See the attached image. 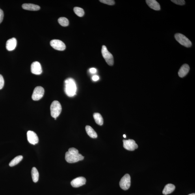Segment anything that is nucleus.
Segmentation results:
<instances>
[{
  "label": "nucleus",
  "instance_id": "31",
  "mask_svg": "<svg viewBox=\"0 0 195 195\" xmlns=\"http://www.w3.org/2000/svg\"><path fill=\"white\" fill-rule=\"evenodd\" d=\"M188 195H195V193H192V194H190Z\"/></svg>",
  "mask_w": 195,
  "mask_h": 195
},
{
  "label": "nucleus",
  "instance_id": "14",
  "mask_svg": "<svg viewBox=\"0 0 195 195\" xmlns=\"http://www.w3.org/2000/svg\"><path fill=\"white\" fill-rule=\"evenodd\" d=\"M190 70V67L187 64H184L179 69L178 72L179 76L180 77H185L188 73Z\"/></svg>",
  "mask_w": 195,
  "mask_h": 195
},
{
  "label": "nucleus",
  "instance_id": "29",
  "mask_svg": "<svg viewBox=\"0 0 195 195\" xmlns=\"http://www.w3.org/2000/svg\"><path fill=\"white\" fill-rule=\"evenodd\" d=\"M89 71L91 73H95L96 72L97 69L94 68H91Z\"/></svg>",
  "mask_w": 195,
  "mask_h": 195
},
{
  "label": "nucleus",
  "instance_id": "30",
  "mask_svg": "<svg viewBox=\"0 0 195 195\" xmlns=\"http://www.w3.org/2000/svg\"><path fill=\"white\" fill-rule=\"evenodd\" d=\"M123 136L125 138L126 137V135H125V134H124V135H123Z\"/></svg>",
  "mask_w": 195,
  "mask_h": 195
},
{
  "label": "nucleus",
  "instance_id": "2",
  "mask_svg": "<svg viewBox=\"0 0 195 195\" xmlns=\"http://www.w3.org/2000/svg\"><path fill=\"white\" fill-rule=\"evenodd\" d=\"M64 91L67 96L72 97L76 94L77 86L75 81L72 78H68L64 81Z\"/></svg>",
  "mask_w": 195,
  "mask_h": 195
},
{
  "label": "nucleus",
  "instance_id": "3",
  "mask_svg": "<svg viewBox=\"0 0 195 195\" xmlns=\"http://www.w3.org/2000/svg\"><path fill=\"white\" fill-rule=\"evenodd\" d=\"M62 107L59 102L54 101L50 106L51 115L54 118H56L59 115L62 111Z\"/></svg>",
  "mask_w": 195,
  "mask_h": 195
},
{
  "label": "nucleus",
  "instance_id": "23",
  "mask_svg": "<svg viewBox=\"0 0 195 195\" xmlns=\"http://www.w3.org/2000/svg\"><path fill=\"white\" fill-rule=\"evenodd\" d=\"M73 10L75 14L78 16L82 17L84 16V11L83 9L79 7H75Z\"/></svg>",
  "mask_w": 195,
  "mask_h": 195
},
{
  "label": "nucleus",
  "instance_id": "1",
  "mask_svg": "<svg viewBox=\"0 0 195 195\" xmlns=\"http://www.w3.org/2000/svg\"><path fill=\"white\" fill-rule=\"evenodd\" d=\"M65 159L67 162L72 163L83 160L84 157L81 154H79L77 149L72 147L69 149L68 151L66 153Z\"/></svg>",
  "mask_w": 195,
  "mask_h": 195
},
{
  "label": "nucleus",
  "instance_id": "15",
  "mask_svg": "<svg viewBox=\"0 0 195 195\" xmlns=\"http://www.w3.org/2000/svg\"><path fill=\"white\" fill-rule=\"evenodd\" d=\"M146 3L150 7L156 11L160 10V4L155 0H146Z\"/></svg>",
  "mask_w": 195,
  "mask_h": 195
},
{
  "label": "nucleus",
  "instance_id": "22",
  "mask_svg": "<svg viewBox=\"0 0 195 195\" xmlns=\"http://www.w3.org/2000/svg\"><path fill=\"white\" fill-rule=\"evenodd\" d=\"M58 23L63 27H67L69 25L68 19L64 17H60L58 20Z\"/></svg>",
  "mask_w": 195,
  "mask_h": 195
},
{
  "label": "nucleus",
  "instance_id": "20",
  "mask_svg": "<svg viewBox=\"0 0 195 195\" xmlns=\"http://www.w3.org/2000/svg\"><path fill=\"white\" fill-rule=\"evenodd\" d=\"M31 173L32 181L34 183H37L39 177V173L37 170L36 167H33L32 169Z\"/></svg>",
  "mask_w": 195,
  "mask_h": 195
},
{
  "label": "nucleus",
  "instance_id": "4",
  "mask_svg": "<svg viewBox=\"0 0 195 195\" xmlns=\"http://www.w3.org/2000/svg\"><path fill=\"white\" fill-rule=\"evenodd\" d=\"M102 54L103 57L108 65L112 66L114 64V60L112 54L108 50L107 47L105 45L102 47Z\"/></svg>",
  "mask_w": 195,
  "mask_h": 195
},
{
  "label": "nucleus",
  "instance_id": "10",
  "mask_svg": "<svg viewBox=\"0 0 195 195\" xmlns=\"http://www.w3.org/2000/svg\"><path fill=\"white\" fill-rule=\"evenodd\" d=\"M27 139L30 144L35 145L38 142L39 139L37 135L33 131H29L27 133Z\"/></svg>",
  "mask_w": 195,
  "mask_h": 195
},
{
  "label": "nucleus",
  "instance_id": "26",
  "mask_svg": "<svg viewBox=\"0 0 195 195\" xmlns=\"http://www.w3.org/2000/svg\"><path fill=\"white\" fill-rule=\"evenodd\" d=\"M4 81L3 76L0 74V90L3 88Z\"/></svg>",
  "mask_w": 195,
  "mask_h": 195
},
{
  "label": "nucleus",
  "instance_id": "28",
  "mask_svg": "<svg viewBox=\"0 0 195 195\" xmlns=\"http://www.w3.org/2000/svg\"><path fill=\"white\" fill-rule=\"evenodd\" d=\"M99 79V77L97 75H95L94 76H93L92 77V80L94 81H98V80Z\"/></svg>",
  "mask_w": 195,
  "mask_h": 195
},
{
  "label": "nucleus",
  "instance_id": "24",
  "mask_svg": "<svg viewBox=\"0 0 195 195\" xmlns=\"http://www.w3.org/2000/svg\"><path fill=\"white\" fill-rule=\"evenodd\" d=\"M102 3L108 4L109 5H113L115 3V2L113 0H101L99 1Z\"/></svg>",
  "mask_w": 195,
  "mask_h": 195
},
{
  "label": "nucleus",
  "instance_id": "16",
  "mask_svg": "<svg viewBox=\"0 0 195 195\" xmlns=\"http://www.w3.org/2000/svg\"><path fill=\"white\" fill-rule=\"evenodd\" d=\"M22 6L24 9L29 11H37L40 10V6L33 4H24Z\"/></svg>",
  "mask_w": 195,
  "mask_h": 195
},
{
  "label": "nucleus",
  "instance_id": "21",
  "mask_svg": "<svg viewBox=\"0 0 195 195\" xmlns=\"http://www.w3.org/2000/svg\"><path fill=\"white\" fill-rule=\"evenodd\" d=\"M23 159V157L21 155L17 156L13 159L9 163V166L13 167L16 165L20 162Z\"/></svg>",
  "mask_w": 195,
  "mask_h": 195
},
{
  "label": "nucleus",
  "instance_id": "13",
  "mask_svg": "<svg viewBox=\"0 0 195 195\" xmlns=\"http://www.w3.org/2000/svg\"><path fill=\"white\" fill-rule=\"evenodd\" d=\"M16 45L17 40L16 38H12L9 39L6 42V49L9 51L14 50L16 48Z\"/></svg>",
  "mask_w": 195,
  "mask_h": 195
},
{
  "label": "nucleus",
  "instance_id": "17",
  "mask_svg": "<svg viewBox=\"0 0 195 195\" xmlns=\"http://www.w3.org/2000/svg\"><path fill=\"white\" fill-rule=\"evenodd\" d=\"M175 186L172 184H167L162 191V193L164 195H167L171 193L175 189Z\"/></svg>",
  "mask_w": 195,
  "mask_h": 195
},
{
  "label": "nucleus",
  "instance_id": "6",
  "mask_svg": "<svg viewBox=\"0 0 195 195\" xmlns=\"http://www.w3.org/2000/svg\"><path fill=\"white\" fill-rule=\"evenodd\" d=\"M131 183V177L129 174H127L121 178L119 185L122 189L126 190L129 189Z\"/></svg>",
  "mask_w": 195,
  "mask_h": 195
},
{
  "label": "nucleus",
  "instance_id": "19",
  "mask_svg": "<svg viewBox=\"0 0 195 195\" xmlns=\"http://www.w3.org/2000/svg\"><path fill=\"white\" fill-rule=\"evenodd\" d=\"M93 117L95 122L99 125H102L103 124V119L102 116L98 113H95L93 114Z\"/></svg>",
  "mask_w": 195,
  "mask_h": 195
},
{
  "label": "nucleus",
  "instance_id": "9",
  "mask_svg": "<svg viewBox=\"0 0 195 195\" xmlns=\"http://www.w3.org/2000/svg\"><path fill=\"white\" fill-rule=\"evenodd\" d=\"M51 46L57 50L63 51L66 49V46L62 41L58 40H53L50 41Z\"/></svg>",
  "mask_w": 195,
  "mask_h": 195
},
{
  "label": "nucleus",
  "instance_id": "12",
  "mask_svg": "<svg viewBox=\"0 0 195 195\" xmlns=\"http://www.w3.org/2000/svg\"><path fill=\"white\" fill-rule=\"evenodd\" d=\"M86 183V179L83 177H80L74 179L71 182V185L74 188H78L84 185Z\"/></svg>",
  "mask_w": 195,
  "mask_h": 195
},
{
  "label": "nucleus",
  "instance_id": "5",
  "mask_svg": "<svg viewBox=\"0 0 195 195\" xmlns=\"http://www.w3.org/2000/svg\"><path fill=\"white\" fill-rule=\"evenodd\" d=\"M175 37L180 44L186 47H190L192 46V43L189 39L183 34L176 33L175 34Z\"/></svg>",
  "mask_w": 195,
  "mask_h": 195
},
{
  "label": "nucleus",
  "instance_id": "8",
  "mask_svg": "<svg viewBox=\"0 0 195 195\" xmlns=\"http://www.w3.org/2000/svg\"><path fill=\"white\" fill-rule=\"evenodd\" d=\"M123 147L124 148L129 151H134L137 149L138 146L134 140H123Z\"/></svg>",
  "mask_w": 195,
  "mask_h": 195
},
{
  "label": "nucleus",
  "instance_id": "7",
  "mask_svg": "<svg viewBox=\"0 0 195 195\" xmlns=\"http://www.w3.org/2000/svg\"><path fill=\"white\" fill-rule=\"evenodd\" d=\"M45 93L44 89L42 86H37L34 89L32 95L34 101H38L43 97Z\"/></svg>",
  "mask_w": 195,
  "mask_h": 195
},
{
  "label": "nucleus",
  "instance_id": "11",
  "mask_svg": "<svg viewBox=\"0 0 195 195\" xmlns=\"http://www.w3.org/2000/svg\"><path fill=\"white\" fill-rule=\"evenodd\" d=\"M31 71L32 74L36 75L41 74L42 72V67L40 63L34 62L32 63L31 66Z\"/></svg>",
  "mask_w": 195,
  "mask_h": 195
},
{
  "label": "nucleus",
  "instance_id": "27",
  "mask_svg": "<svg viewBox=\"0 0 195 195\" xmlns=\"http://www.w3.org/2000/svg\"><path fill=\"white\" fill-rule=\"evenodd\" d=\"M4 17V13L3 10L0 8V24L3 21Z\"/></svg>",
  "mask_w": 195,
  "mask_h": 195
},
{
  "label": "nucleus",
  "instance_id": "18",
  "mask_svg": "<svg viewBox=\"0 0 195 195\" xmlns=\"http://www.w3.org/2000/svg\"><path fill=\"white\" fill-rule=\"evenodd\" d=\"M87 133L90 137L95 138L97 137V134L92 127L89 125H87L85 127Z\"/></svg>",
  "mask_w": 195,
  "mask_h": 195
},
{
  "label": "nucleus",
  "instance_id": "25",
  "mask_svg": "<svg viewBox=\"0 0 195 195\" xmlns=\"http://www.w3.org/2000/svg\"><path fill=\"white\" fill-rule=\"evenodd\" d=\"M173 3L179 5H184L185 4V2L184 0H172L171 1Z\"/></svg>",
  "mask_w": 195,
  "mask_h": 195
}]
</instances>
